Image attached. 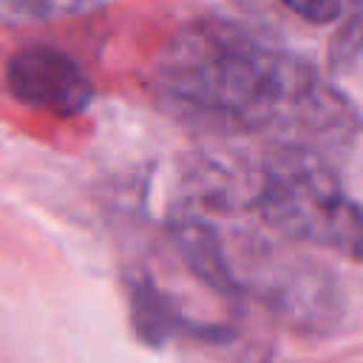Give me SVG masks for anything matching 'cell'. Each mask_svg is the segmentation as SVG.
<instances>
[{
	"label": "cell",
	"mask_w": 363,
	"mask_h": 363,
	"mask_svg": "<svg viewBox=\"0 0 363 363\" xmlns=\"http://www.w3.org/2000/svg\"><path fill=\"white\" fill-rule=\"evenodd\" d=\"M156 85L182 116L227 130L343 145L357 125L309 62L230 20L184 26L159 57Z\"/></svg>",
	"instance_id": "obj_1"
},
{
	"label": "cell",
	"mask_w": 363,
	"mask_h": 363,
	"mask_svg": "<svg viewBox=\"0 0 363 363\" xmlns=\"http://www.w3.org/2000/svg\"><path fill=\"white\" fill-rule=\"evenodd\" d=\"M250 207L286 238L363 261V210L312 150L284 147L252 173Z\"/></svg>",
	"instance_id": "obj_2"
},
{
	"label": "cell",
	"mask_w": 363,
	"mask_h": 363,
	"mask_svg": "<svg viewBox=\"0 0 363 363\" xmlns=\"http://www.w3.org/2000/svg\"><path fill=\"white\" fill-rule=\"evenodd\" d=\"M6 85L23 105L74 116L94 99V82L85 68L65 51L31 45L17 51L6 65Z\"/></svg>",
	"instance_id": "obj_3"
},
{
	"label": "cell",
	"mask_w": 363,
	"mask_h": 363,
	"mask_svg": "<svg viewBox=\"0 0 363 363\" xmlns=\"http://www.w3.org/2000/svg\"><path fill=\"white\" fill-rule=\"evenodd\" d=\"M88 6L91 0H0V23H43Z\"/></svg>",
	"instance_id": "obj_4"
},
{
	"label": "cell",
	"mask_w": 363,
	"mask_h": 363,
	"mask_svg": "<svg viewBox=\"0 0 363 363\" xmlns=\"http://www.w3.org/2000/svg\"><path fill=\"white\" fill-rule=\"evenodd\" d=\"M281 3L289 11H295L298 17L315 23V26L332 23L340 14V0H281Z\"/></svg>",
	"instance_id": "obj_5"
},
{
	"label": "cell",
	"mask_w": 363,
	"mask_h": 363,
	"mask_svg": "<svg viewBox=\"0 0 363 363\" xmlns=\"http://www.w3.org/2000/svg\"><path fill=\"white\" fill-rule=\"evenodd\" d=\"M354 11H360V14H363V0H354Z\"/></svg>",
	"instance_id": "obj_6"
}]
</instances>
